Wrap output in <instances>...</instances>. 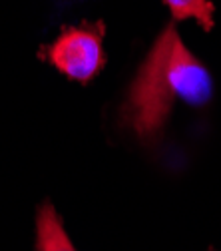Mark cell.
<instances>
[{
  "label": "cell",
  "mask_w": 221,
  "mask_h": 251,
  "mask_svg": "<svg viewBox=\"0 0 221 251\" xmlns=\"http://www.w3.org/2000/svg\"><path fill=\"white\" fill-rule=\"evenodd\" d=\"M213 96V78L203 62L185 46L173 24H168L138 68L120 122L140 142H155L175 106H205Z\"/></svg>",
  "instance_id": "obj_1"
},
{
  "label": "cell",
  "mask_w": 221,
  "mask_h": 251,
  "mask_svg": "<svg viewBox=\"0 0 221 251\" xmlns=\"http://www.w3.org/2000/svg\"><path fill=\"white\" fill-rule=\"evenodd\" d=\"M104 26H68L50 42L44 56L50 64L66 78L88 84L94 80L106 64L104 54Z\"/></svg>",
  "instance_id": "obj_2"
},
{
  "label": "cell",
  "mask_w": 221,
  "mask_h": 251,
  "mask_svg": "<svg viewBox=\"0 0 221 251\" xmlns=\"http://www.w3.org/2000/svg\"><path fill=\"white\" fill-rule=\"evenodd\" d=\"M36 251H76L50 201H44L36 213Z\"/></svg>",
  "instance_id": "obj_3"
},
{
  "label": "cell",
  "mask_w": 221,
  "mask_h": 251,
  "mask_svg": "<svg viewBox=\"0 0 221 251\" xmlns=\"http://www.w3.org/2000/svg\"><path fill=\"white\" fill-rule=\"evenodd\" d=\"M173 20H196L205 32L215 26V6L211 0H164Z\"/></svg>",
  "instance_id": "obj_4"
}]
</instances>
